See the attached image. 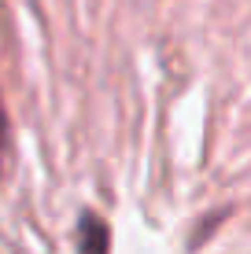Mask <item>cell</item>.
Returning <instances> with one entry per match:
<instances>
[{"instance_id":"obj_1","label":"cell","mask_w":251,"mask_h":254,"mask_svg":"<svg viewBox=\"0 0 251 254\" xmlns=\"http://www.w3.org/2000/svg\"><path fill=\"white\" fill-rule=\"evenodd\" d=\"M78 254H107V225L96 214H85L78 225Z\"/></svg>"},{"instance_id":"obj_2","label":"cell","mask_w":251,"mask_h":254,"mask_svg":"<svg viewBox=\"0 0 251 254\" xmlns=\"http://www.w3.org/2000/svg\"><path fill=\"white\" fill-rule=\"evenodd\" d=\"M7 151V122H4V107H0V159Z\"/></svg>"}]
</instances>
